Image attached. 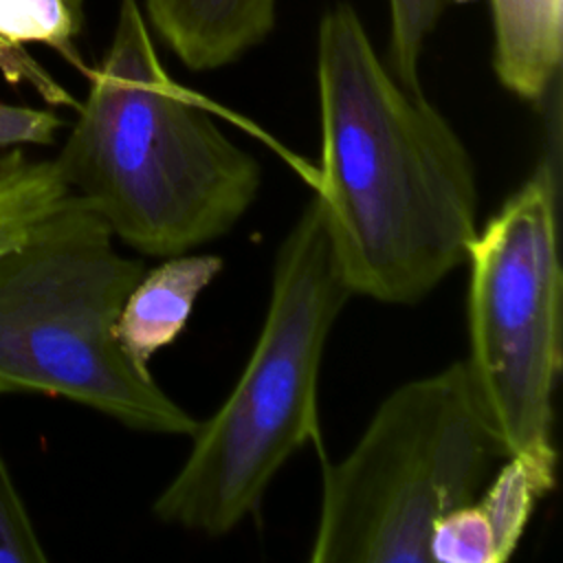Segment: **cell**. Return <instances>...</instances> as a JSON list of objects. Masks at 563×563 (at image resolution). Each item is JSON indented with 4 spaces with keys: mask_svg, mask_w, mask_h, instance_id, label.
Wrapping results in <instances>:
<instances>
[{
    "mask_svg": "<svg viewBox=\"0 0 563 563\" xmlns=\"http://www.w3.org/2000/svg\"><path fill=\"white\" fill-rule=\"evenodd\" d=\"M143 15L189 70L233 64L262 44L277 20V0H143Z\"/></svg>",
    "mask_w": 563,
    "mask_h": 563,
    "instance_id": "obj_8",
    "label": "cell"
},
{
    "mask_svg": "<svg viewBox=\"0 0 563 563\" xmlns=\"http://www.w3.org/2000/svg\"><path fill=\"white\" fill-rule=\"evenodd\" d=\"M493 70L523 101L539 103L559 86L563 0H490Z\"/></svg>",
    "mask_w": 563,
    "mask_h": 563,
    "instance_id": "obj_10",
    "label": "cell"
},
{
    "mask_svg": "<svg viewBox=\"0 0 563 563\" xmlns=\"http://www.w3.org/2000/svg\"><path fill=\"white\" fill-rule=\"evenodd\" d=\"M504 446L466 363L396 387L323 466L312 563H429L438 519L468 504Z\"/></svg>",
    "mask_w": 563,
    "mask_h": 563,
    "instance_id": "obj_5",
    "label": "cell"
},
{
    "mask_svg": "<svg viewBox=\"0 0 563 563\" xmlns=\"http://www.w3.org/2000/svg\"><path fill=\"white\" fill-rule=\"evenodd\" d=\"M84 24V0H0V37L9 44H44L88 75L75 37Z\"/></svg>",
    "mask_w": 563,
    "mask_h": 563,
    "instance_id": "obj_12",
    "label": "cell"
},
{
    "mask_svg": "<svg viewBox=\"0 0 563 563\" xmlns=\"http://www.w3.org/2000/svg\"><path fill=\"white\" fill-rule=\"evenodd\" d=\"M449 0H389V70L409 90L420 88V59Z\"/></svg>",
    "mask_w": 563,
    "mask_h": 563,
    "instance_id": "obj_13",
    "label": "cell"
},
{
    "mask_svg": "<svg viewBox=\"0 0 563 563\" xmlns=\"http://www.w3.org/2000/svg\"><path fill=\"white\" fill-rule=\"evenodd\" d=\"M317 196L282 240L255 347L220 409L200 422L158 493L156 519L220 537L253 515L277 471L319 431V372L352 299Z\"/></svg>",
    "mask_w": 563,
    "mask_h": 563,
    "instance_id": "obj_3",
    "label": "cell"
},
{
    "mask_svg": "<svg viewBox=\"0 0 563 563\" xmlns=\"http://www.w3.org/2000/svg\"><path fill=\"white\" fill-rule=\"evenodd\" d=\"M62 125L64 121L53 110L0 101V150L51 145Z\"/></svg>",
    "mask_w": 563,
    "mask_h": 563,
    "instance_id": "obj_16",
    "label": "cell"
},
{
    "mask_svg": "<svg viewBox=\"0 0 563 563\" xmlns=\"http://www.w3.org/2000/svg\"><path fill=\"white\" fill-rule=\"evenodd\" d=\"M556 482V464L523 455L504 457L490 484L435 521L429 563H506L539 504Z\"/></svg>",
    "mask_w": 563,
    "mask_h": 563,
    "instance_id": "obj_7",
    "label": "cell"
},
{
    "mask_svg": "<svg viewBox=\"0 0 563 563\" xmlns=\"http://www.w3.org/2000/svg\"><path fill=\"white\" fill-rule=\"evenodd\" d=\"M46 552L0 453V563H44Z\"/></svg>",
    "mask_w": 563,
    "mask_h": 563,
    "instance_id": "obj_14",
    "label": "cell"
},
{
    "mask_svg": "<svg viewBox=\"0 0 563 563\" xmlns=\"http://www.w3.org/2000/svg\"><path fill=\"white\" fill-rule=\"evenodd\" d=\"M143 271L70 191L20 249L0 257V396H59L134 431L191 438L200 422L117 339L121 306Z\"/></svg>",
    "mask_w": 563,
    "mask_h": 563,
    "instance_id": "obj_4",
    "label": "cell"
},
{
    "mask_svg": "<svg viewBox=\"0 0 563 563\" xmlns=\"http://www.w3.org/2000/svg\"><path fill=\"white\" fill-rule=\"evenodd\" d=\"M321 167L317 198L356 297L407 306L464 264L477 176L453 125L378 57L356 9L317 29Z\"/></svg>",
    "mask_w": 563,
    "mask_h": 563,
    "instance_id": "obj_1",
    "label": "cell"
},
{
    "mask_svg": "<svg viewBox=\"0 0 563 563\" xmlns=\"http://www.w3.org/2000/svg\"><path fill=\"white\" fill-rule=\"evenodd\" d=\"M55 163L112 229L152 257L229 233L262 187L257 161L163 68L139 0H119L114 33Z\"/></svg>",
    "mask_w": 563,
    "mask_h": 563,
    "instance_id": "obj_2",
    "label": "cell"
},
{
    "mask_svg": "<svg viewBox=\"0 0 563 563\" xmlns=\"http://www.w3.org/2000/svg\"><path fill=\"white\" fill-rule=\"evenodd\" d=\"M556 194V165L545 154L530 178L475 231L464 257V363L477 398L506 457L552 464V394L563 363Z\"/></svg>",
    "mask_w": 563,
    "mask_h": 563,
    "instance_id": "obj_6",
    "label": "cell"
},
{
    "mask_svg": "<svg viewBox=\"0 0 563 563\" xmlns=\"http://www.w3.org/2000/svg\"><path fill=\"white\" fill-rule=\"evenodd\" d=\"M70 194L55 158L22 147L0 154V257L20 249Z\"/></svg>",
    "mask_w": 563,
    "mask_h": 563,
    "instance_id": "obj_11",
    "label": "cell"
},
{
    "mask_svg": "<svg viewBox=\"0 0 563 563\" xmlns=\"http://www.w3.org/2000/svg\"><path fill=\"white\" fill-rule=\"evenodd\" d=\"M222 266V257L211 253H180L143 271L117 319V339L141 369L183 332L196 299Z\"/></svg>",
    "mask_w": 563,
    "mask_h": 563,
    "instance_id": "obj_9",
    "label": "cell"
},
{
    "mask_svg": "<svg viewBox=\"0 0 563 563\" xmlns=\"http://www.w3.org/2000/svg\"><path fill=\"white\" fill-rule=\"evenodd\" d=\"M0 73L2 77L13 84H26L33 88L48 106H73L79 103L70 97V92L24 48L18 44H9L0 37Z\"/></svg>",
    "mask_w": 563,
    "mask_h": 563,
    "instance_id": "obj_15",
    "label": "cell"
}]
</instances>
